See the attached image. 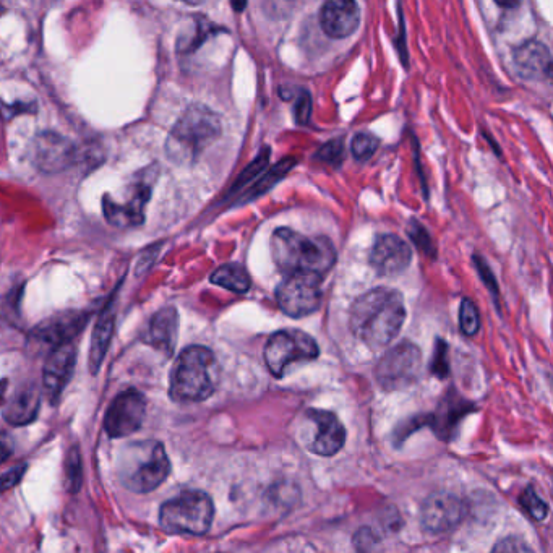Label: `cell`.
Here are the masks:
<instances>
[{
  "mask_svg": "<svg viewBox=\"0 0 553 553\" xmlns=\"http://www.w3.org/2000/svg\"><path fill=\"white\" fill-rule=\"evenodd\" d=\"M404 320V299L395 289H372L352 304V333L372 349L388 346L403 328Z\"/></svg>",
  "mask_w": 553,
  "mask_h": 553,
  "instance_id": "6da1fadb",
  "label": "cell"
},
{
  "mask_svg": "<svg viewBox=\"0 0 553 553\" xmlns=\"http://www.w3.org/2000/svg\"><path fill=\"white\" fill-rule=\"evenodd\" d=\"M271 253L279 271L326 275L335 266L336 250L326 237H307L292 229H276L271 237Z\"/></svg>",
  "mask_w": 553,
  "mask_h": 553,
  "instance_id": "7a4b0ae2",
  "label": "cell"
},
{
  "mask_svg": "<svg viewBox=\"0 0 553 553\" xmlns=\"http://www.w3.org/2000/svg\"><path fill=\"white\" fill-rule=\"evenodd\" d=\"M218 383L215 354L203 346H190L174 364L169 395L176 403H200L215 393Z\"/></svg>",
  "mask_w": 553,
  "mask_h": 553,
  "instance_id": "3957f363",
  "label": "cell"
},
{
  "mask_svg": "<svg viewBox=\"0 0 553 553\" xmlns=\"http://www.w3.org/2000/svg\"><path fill=\"white\" fill-rule=\"evenodd\" d=\"M117 472L124 487L135 493H146L158 489L168 479L171 463L161 443L142 440L122 448Z\"/></svg>",
  "mask_w": 553,
  "mask_h": 553,
  "instance_id": "277c9868",
  "label": "cell"
},
{
  "mask_svg": "<svg viewBox=\"0 0 553 553\" xmlns=\"http://www.w3.org/2000/svg\"><path fill=\"white\" fill-rule=\"evenodd\" d=\"M221 135V121L205 106H190L169 133L166 153L179 164L193 163Z\"/></svg>",
  "mask_w": 553,
  "mask_h": 553,
  "instance_id": "5b68a950",
  "label": "cell"
},
{
  "mask_svg": "<svg viewBox=\"0 0 553 553\" xmlns=\"http://www.w3.org/2000/svg\"><path fill=\"white\" fill-rule=\"evenodd\" d=\"M215 518V506L211 498L200 490H189L164 503L161 508V528L171 534L203 536L210 531Z\"/></svg>",
  "mask_w": 553,
  "mask_h": 553,
  "instance_id": "8992f818",
  "label": "cell"
},
{
  "mask_svg": "<svg viewBox=\"0 0 553 553\" xmlns=\"http://www.w3.org/2000/svg\"><path fill=\"white\" fill-rule=\"evenodd\" d=\"M155 168L138 172L132 184L125 189L122 200H114L112 195H104L103 210L108 223L116 228H135L145 221V208L150 202Z\"/></svg>",
  "mask_w": 553,
  "mask_h": 553,
  "instance_id": "52a82bcc",
  "label": "cell"
},
{
  "mask_svg": "<svg viewBox=\"0 0 553 553\" xmlns=\"http://www.w3.org/2000/svg\"><path fill=\"white\" fill-rule=\"evenodd\" d=\"M318 354L320 349L315 339L301 330L276 331L265 346L266 367L276 378L283 377L289 365L315 361Z\"/></svg>",
  "mask_w": 553,
  "mask_h": 553,
  "instance_id": "ba28073f",
  "label": "cell"
},
{
  "mask_svg": "<svg viewBox=\"0 0 553 553\" xmlns=\"http://www.w3.org/2000/svg\"><path fill=\"white\" fill-rule=\"evenodd\" d=\"M322 276L315 273H289L276 291L279 307L288 317L302 318L317 312L322 304Z\"/></svg>",
  "mask_w": 553,
  "mask_h": 553,
  "instance_id": "9c48e42d",
  "label": "cell"
},
{
  "mask_svg": "<svg viewBox=\"0 0 553 553\" xmlns=\"http://www.w3.org/2000/svg\"><path fill=\"white\" fill-rule=\"evenodd\" d=\"M422 354L416 344L401 343L388 349L377 365V380L383 390L409 388L421 377Z\"/></svg>",
  "mask_w": 553,
  "mask_h": 553,
  "instance_id": "30bf717a",
  "label": "cell"
},
{
  "mask_svg": "<svg viewBox=\"0 0 553 553\" xmlns=\"http://www.w3.org/2000/svg\"><path fill=\"white\" fill-rule=\"evenodd\" d=\"M145 414V396L137 390L124 391L109 406L104 429L111 438L129 437L142 427Z\"/></svg>",
  "mask_w": 553,
  "mask_h": 553,
  "instance_id": "8fae6325",
  "label": "cell"
},
{
  "mask_svg": "<svg viewBox=\"0 0 553 553\" xmlns=\"http://www.w3.org/2000/svg\"><path fill=\"white\" fill-rule=\"evenodd\" d=\"M77 146L56 132L39 133L33 143V161L39 171L62 172L77 163Z\"/></svg>",
  "mask_w": 553,
  "mask_h": 553,
  "instance_id": "7c38bea8",
  "label": "cell"
},
{
  "mask_svg": "<svg viewBox=\"0 0 553 553\" xmlns=\"http://www.w3.org/2000/svg\"><path fill=\"white\" fill-rule=\"evenodd\" d=\"M463 518V502L453 493H432L422 506V526L433 534H442L455 529Z\"/></svg>",
  "mask_w": 553,
  "mask_h": 553,
  "instance_id": "4fadbf2b",
  "label": "cell"
},
{
  "mask_svg": "<svg viewBox=\"0 0 553 553\" xmlns=\"http://www.w3.org/2000/svg\"><path fill=\"white\" fill-rule=\"evenodd\" d=\"M77 362V349L70 341L52 349L44 364V393L51 401L59 398L65 386L69 385Z\"/></svg>",
  "mask_w": 553,
  "mask_h": 553,
  "instance_id": "5bb4252c",
  "label": "cell"
},
{
  "mask_svg": "<svg viewBox=\"0 0 553 553\" xmlns=\"http://www.w3.org/2000/svg\"><path fill=\"white\" fill-rule=\"evenodd\" d=\"M412 260L411 249L401 237L380 236L370 252V263L378 275L395 276L403 273Z\"/></svg>",
  "mask_w": 553,
  "mask_h": 553,
  "instance_id": "9a60e30c",
  "label": "cell"
},
{
  "mask_svg": "<svg viewBox=\"0 0 553 553\" xmlns=\"http://www.w3.org/2000/svg\"><path fill=\"white\" fill-rule=\"evenodd\" d=\"M361 22V10L356 0H326L320 10V23L326 35L333 39L351 36Z\"/></svg>",
  "mask_w": 553,
  "mask_h": 553,
  "instance_id": "2e32d148",
  "label": "cell"
},
{
  "mask_svg": "<svg viewBox=\"0 0 553 553\" xmlns=\"http://www.w3.org/2000/svg\"><path fill=\"white\" fill-rule=\"evenodd\" d=\"M307 416L317 427L310 450L320 456L336 455L346 442V429L339 422L338 417L333 412L318 411V409H310Z\"/></svg>",
  "mask_w": 553,
  "mask_h": 553,
  "instance_id": "e0dca14e",
  "label": "cell"
},
{
  "mask_svg": "<svg viewBox=\"0 0 553 553\" xmlns=\"http://www.w3.org/2000/svg\"><path fill=\"white\" fill-rule=\"evenodd\" d=\"M519 75L528 80H544L552 75V56L541 41H526L513 51Z\"/></svg>",
  "mask_w": 553,
  "mask_h": 553,
  "instance_id": "ac0fdd59",
  "label": "cell"
},
{
  "mask_svg": "<svg viewBox=\"0 0 553 553\" xmlns=\"http://www.w3.org/2000/svg\"><path fill=\"white\" fill-rule=\"evenodd\" d=\"M39 403H41V398H39L35 386H23L5 406V421L12 425L30 424L38 416Z\"/></svg>",
  "mask_w": 553,
  "mask_h": 553,
  "instance_id": "d6986e66",
  "label": "cell"
},
{
  "mask_svg": "<svg viewBox=\"0 0 553 553\" xmlns=\"http://www.w3.org/2000/svg\"><path fill=\"white\" fill-rule=\"evenodd\" d=\"M177 326L179 317L174 309H164L153 318L150 326V341L153 346L172 354L177 341Z\"/></svg>",
  "mask_w": 553,
  "mask_h": 553,
  "instance_id": "ffe728a7",
  "label": "cell"
},
{
  "mask_svg": "<svg viewBox=\"0 0 553 553\" xmlns=\"http://www.w3.org/2000/svg\"><path fill=\"white\" fill-rule=\"evenodd\" d=\"M112 331H114V312L106 310L98 320L95 335L91 341L90 367L91 372L96 373L103 364L104 356L108 352L111 343Z\"/></svg>",
  "mask_w": 553,
  "mask_h": 553,
  "instance_id": "44dd1931",
  "label": "cell"
},
{
  "mask_svg": "<svg viewBox=\"0 0 553 553\" xmlns=\"http://www.w3.org/2000/svg\"><path fill=\"white\" fill-rule=\"evenodd\" d=\"M211 283L236 294H245L250 289V276L244 266L229 263L221 266L211 275Z\"/></svg>",
  "mask_w": 553,
  "mask_h": 553,
  "instance_id": "7402d4cb",
  "label": "cell"
},
{
  "mask_svg": "<svg viewBox=\"0 0 553 553\" xmlns=\"http://www.w3.org/2000/svg\"><path fill=\"white\" fill-rule=\"evenodd\" d=\"M80 322H85L82 318H67V320H56L44 326L41 333H38L39 341L46 344H54V348L59 344L67 343L70 338L77 335L78 330H82Z\"/></svg>",
  "mask_w": 553,
  "mask_h": 553,
  "instance_id": "603a6c76",
  "label": "cell"
},
{
  "mask_svg": "<svg viewBox=\"0 0 553 553\" xmlns=\"http://www.w3.org/2000/svg\"><path fill=\"white\" fill-rule=\"evenodd\" d=\"M211 33H213V26L206 22L205 18H197L192 33H185L179 38L177 49L184 52V54L195 51L205 41L206 36L211 35Z\"/></svg>",
  "mask_w": 553,
  "mask_h": 553,
  "instance_id": "cb8c5ba5",
  "label": "cell"
},
{
  "mask_svg": "<svg viewBox=\"0 0 553 553\" xmlns=\"http://www.w3.org/2000/svg\"><path fill=\"white\" fill-rule=\"evenodd\" d=\"M459 325L463 330L464 335L474 336L479 328H481V318H479V312L477 307L471 299H464L461 302V309H459Z\"/></svg>",
  "mask_w": 553,
  "mask_h": 553,
  "instance_id": "d4e9b609",
  "label": "cell"
},
{
  "mask_svg": "<svg viewBox=\"0 0 553 553\" xmlns=\"http://www.w3.org/2000/svg\"><path fill=\"white\" fill-rule=\"evenodd\" d=\"M294 164H296V159L291 158L284 159L283 163L276 164L275 168L271 169V171L263 177L262 181L258 182L257 187L253 189V195H258V193H263L270 189L271 185H275Z\"/></svg>",
  "mask_w": 553,
  "mask_h": 553,
  "instance_id": "484cf974",
  "label": "cell"
},
{
  "mask_svg": "<svg viewBox=\"0 0 553 553\" xmlns=\"http://www.w3.org/2000/svg\"><path fill=\"white\" fill-rule=\"evenodd\" d=\"M351 148L352 155L356 156L357 159H361V161H365L377 151L378 140L370 133H359L352 140Z\"/></svg>",
  "mask_w": 553,
  "mask_h": 553,
  "instance_id": "4316f807",
  "label": "cell"
},
{
  "mask_svg": "<svg viewBox=\"0 0 553 553\" xmlns=\"http://www.w3.org/2000/svg\"><path fill=\"white\" fill-rule=\"evenodd\" d=\"M521 505L531 513L532 518L536 519H544L549 511V506L545 505L532 489L524 490L521 495Z\"/></svg>",
  "mask_w": 553,
  "mask_h": 553,
  "instance_id": "83f0119b",
  "label": "cell"
},
{
  "mask_svg": "<svg viewBox=\"0 0 553 553\" xmlns=\"http://www.w3.org/2000/svg\"><path fill=\"white\" fill-rule=\"evenodd\" d=\"M446 359V344L438 341V348L435 349L433 356L432 372L440 378H445L448 375V362Z\"/></svg>",
  "mask_w": 553,
  "mask_h": 553,
  "instance_id": "f1b7e54d",
  "label": "cell"
},
{
  "mask_svg": "<svg viewBox=\"0 0 553 553\" xmlns=\"http://www.w3.org/2000/svg\"><path fill=\"white\" fill-rule=\"evenodd\" d=\"M26 471V464H20L17 468L10 469L9 472H5L4 476H0V492L10 490L12 487L22 481L23 474Z\"/></svg>",
  "mask_w": 553,
  "mask_h": 553,
  "instance_id": "f546056e",
  "label": "cell"
},
{
  "mask_svg": "<svg viewBox=\"0 0 553 553\" xmlns=\"http://www.w3.org/2000/svg\"><path fill=\"white\" fill-rule=\"evenodd\" d=\"M318 156L323 161H328L331 164L341 163V159H343V145H341V142L326 143L322 150H320V153H318Z\"/></svg>",
  "mask_w": 553,
  "mask_h": 553,
  "instance_id": "4dcf8cb0",
  "label": "cell"
},
{
  "mask_svg": "<svg viewBox=\"0 0 553 553\" xmlns=\"http://www.w3.org/2000/svg\"><path fill=\"white\" fill-rule=\"evenodd\" d=\"M268 156H270V150L263 151L262 155L258 156V158L255 159L252 164H250L249 168L245 169L244 174H242L241 176V179L237 181V185H241L242 182L250 181V179H252L255 174L263 171L266 163H268Z\"/></svg>",
  "mask_w": 553,
  "mask_h": 553,
  "instance_id": "1f68e13d",
  "label": "cell"
},
{
  "mask_svg": "<svg viewBox=\"0 0 553 553\" xmlns=\"http://www.w3.org/2000/svg\"><path fill=\"white\" fill-rule=\"evenodd\" d=\"M356 547L361 550H370L378 544V539L369 529H362L356 534Z\"/></svg>",
  "mask_w": 553,
  "mask_h": 553,
  "instance_id": "d6a6232c",
  "label": "cell"
},
{
  "mask_svg": "<svg viewBox=\"0 0 553 553\" xmlns=\"http://www.w3.org/2000/svg\"><path fill=\"white\" fill-rule=\"evenodd\" d=\"M310 109H312V103H310L309 93H304V95H302V98L297 101V121L301 122V124L309 121Z\"/></svg>",
  "mask_w": 553,
  "mask_h": 553,
  "instance_id": "836d02e7",
  "label": "cell"
},
{
  "mask_svg": "<svg viewBox=\"0 0 553 553\" xmlns=\"http://www.w3.org/2000/svg\"><path fill=\"white\" fill-rule=\"evenodd\" d=\"M493 550H519V552H526L529 549L528 545L523 544L521 541H513V539H506V541L500 542V544L495 545Z\"/></svg>",
  "mask_w": 553,
  "mask_h": 553,
  "instance_id": "e575fe53",
  "label": "cell"
},
{
  "mask_svg": "<svg viewBox=\"0 0 553 553\" xmlns=\"http://www.w3.org/2000/svg\"><path fill=\"white\" fill-rule=\"evenodd\" d=\"M10 455H12V445H10L7 435L2 433V435H0V463L9 458Z\"/></svg>",
  "mask_w": 553,
  "mask_h": 553,
  "instance_id": "d590c367",
  "label": "cell"
},
{
  "mask_svg": "<svg viewBox=\"0 0 553 553\" xmlns=\"http://www.w3.org/2000/svg\"><path fill=\"white\" fill-rule=\"evenodd\" d=\"M500 7H505V9H515L521 4V0H495Z\"/></svg>",
  "mask_w": 553,
  "mask_h": 553,
  "instance_id": "8d00e7d4",
  "label": "cell"
},
{
  "mask_svg": "<svg viewBox=\"0 0 553 553\" xmlns=\"http://www.w3.org/2000/svg\"><path fill=\"white\" fill-rule=\"evenodd\" d=\"M232 9L236 10V12H242V10L245 9V5H247V0H231Z\"/></svg>",
  "mask_w": 553,
  "mask_h": 553,
  "instance_id": "74e56055",
  "label": "cell"
},
{
  "mask_svg": "<svg viewBox=\"0 0 553 553\" xmlns=\"http://www.w3.org/2000/svg\"><path fill=\"white\" fill-rule=\"evenodd\" d=\"M7 380H0V404L4 403L5 391H7Z\"/></svg>",
  "mask_w": 553,
  "mask_h": 553,
  "instance_id": "f35d334b",
  "label": "cell"
},
{
  "mask_svg": "<svg viewBox=\"0 0 553 553\" xmlns=\"http://www.w3.org/2000/svg\"><path fill=\"white\" fill-rule=\"evenodd\" d=\"M181 2H184V4H189V5H200L202 4L203 0H181Z\"/></svg>",
  "mask_w": 553,
  "mask_h": 553,
  "instance_id": "ab89813d",
  "label": "cell"
}]
</instances>
